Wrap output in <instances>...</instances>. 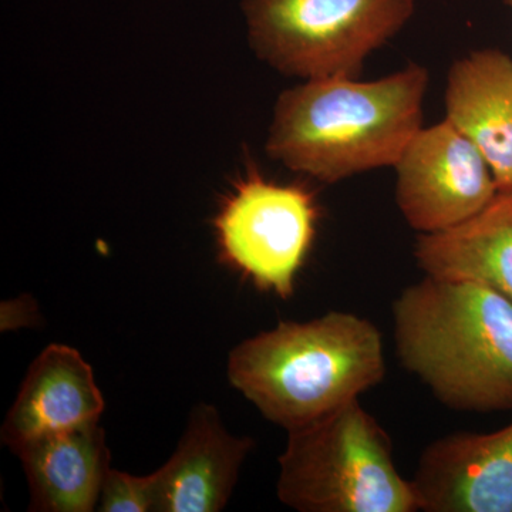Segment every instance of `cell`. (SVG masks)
<instances>
[{
    "instance_id": "30bf717a",
    "label": "cell",
    "mask_w": 512,
    "mask_h": 512,
    "mask_svg": "<svg viewBox=\"0 0 512 512\" xmlns=\"http://www.w3.org/2000/svg\"><path fill=\"white\" fill-rule=\"evenodd\" d=\"M104 407L92 366L76 349L52 343L29 366L0 439L15 453L40 437L100 421Z\"/></svg>"
},
{
    "instance_id": "8992f818",
    "label": "cell",
    "mask_w": 512,
    "mask_h": 512,
    "mask_svg": "<svg viewBox=\"0 0 512 512\" xmlns=\"http://www.w3.org/2000/svg\"><path fill=\"white\" fill-rule=\"evenodd\" d=\"M319 207L301 184H276L258 171L235 184L214 220L222 261L261 291L289 299L311 251Z\"/></svg>"
},
{
    "instance_id": "8fae6325",
    "label": "cell",
    "mask_w": 512,
    "mask_h": 512,
    "mask_svg": "<svg viewBox=\"0 0 512 512\" xmlns=\"http://www.w3.org/2000/svg\"><path fill=\"white\" fill-rule=\"evenodd\" d=\"M446 120L481 151L498 191L512 188V59L503 50H473L451 64Z\"/></svg>"
},
{
    "instance_id": "52a82bcc",
    "label": "cell",
    "mask_w": 512,
    "mask_h": 512,
    "mask_svg": "<svg viewBox=\"0 0 512 512\" xmlns=\"http://www.w3.org/2000/svg\"><path fill=\"white\" fill-rule=\"evenodd\" d=\"M394 170L397 208L417 234L456 227L498 192L481 151L446 119L421 128Z\"/></svg>"
},
{
    "instance_id": "9a60e30c",
    "label": "cell",
    "mask_w": 512,
    "mask_h": 512,
    "mask_svg": "<svg viewBox=\"0 0 512 512\" xmlns=\"http://www.w3.org/2000/svg\"><path fill=\"white\" fill-rule=\"evenodd\" d=\"M2 330L26 328L32 326L37 318V305L30 296H22L2 303Z\"/></svg>"
},
{
    "instance_id": "5b68a950",
    "label": "cell",
    "mask_w": 512,
    "mask_h": 512,
    "mask_svg": "<svg viewBox=\"0 0 512 512\" xmlns=\"http://www.w3.org/2000/svg\"><path fill=\"white\" fill-rule=\"evenodd\" d=\"M259 59L286 76L357 79L414 15V0H244Z\"/></svg>"
},
{
    "instance_id": "5bb4252c",
    "label": "cell",
    "mask_w": 512,
    "mask_h": 512,
    "mask_svg": "<svg viewBox=\"0 0 512 512\" xmlns=\"http://www.w3.org/2000/svg\"><path fill=\"white\" fill-rule=\"evenodd\" d=\"M100 512H157V488L154 473L133 476L110 468L101 488Z\"/></svg>"
},
{
    "instance_id": "4fadbf2b",
    "label": "cell",
    "mask_w": 512,
    "mask_h": 512,
    "mask_svg": "<svg viewBox=\"0 0 512 512\" xmlns=\"http://www.w3.org/2000/svg\"><path fill=\"white\" fill-rule=\"evenodd\" d=\"M413 255L424 275L477 282L512 302V188L456 227L417 234Z\"/></svg>"
},
{
    "instance_id": "6da1fadb",
    "label": "cell",
    "mask_w": 512,
    "mask_h": 512,
    "mask_svg": "<svg viewBox=\"0 0 512 512\" xmlns=\"http://www.w3.org/2000/svg\"><path fill=\"white\" fill-rule=\"evenodd\" d=\"M429 84V70L416 63L369 82L303 80L278 97L266 153L325 184L394 168L423 128Z\"/></svg>"
},
{
    "instance_id": "277c9868",
    "label": "cell",
    "mask_w": 512,
    "mask_h": 512,
    "mask_svg": "<svg viewBox=\"0 0 512 512\" xmlns=\"http://www.w3.org/2000/svg\"><path fill=\"white\" fill-rule=\"evenodd\" d=\"M279 501L301 512L420 511L393 444L360 399L289 431L279 457Z\"/></svg>"
},
{
    "instance_id": "2e32d148",
    "label": "cell",
    "mask_w": 512,
    "mask_h": 512,
    "mask_svg": "<svg viewBox=\"0 0 512 512\" xmlns=\"http://www.w3.org/2000/svg\"><path fill=\"white\" fill-rule=\"evenodd\" d=\"M504 2L505 5L510 6V8L512 9V0H504Z\"/></svg>"
},
{
    "instance_id": "ba28073f",
    "label": "cell",
    "mask_w": 512,
    "mask_h": 512,
    "mask_svg": "<svg viewBox=\"0 0 512 512\" xmlns=\"http://www.w3.org/2000/svg\"><path fill=\"white\" fill-rule=\"evenodd\" d=\"M424 512H512V423L448 434L424 448L412 478Z\"/></svg>"
},
{
    "instance_id": "7c38bea8",
    "label": "cell",
    "mask_w": 512,
    "mask_h": 512,
    "mask_svg": "<svg viewBox=\"0 0 512 512\" xmlns=\"http://www.w3.org/2000/svg\"><path fill=\"white\" fill-rule=\"evenodd\" d=\"M28 478L29 511L92 512L110 470L99 421L30 441L15 451Z\"/></svg>"
},
{
    "instance_id": "9c48e42d",
    "label": "cell",
    "mask_w": 512,
    "mask_h": 512,
    "mask_svg": "<svg viewBox=\"0 0 512 512\" xmlns=\"http://www.w3.org/2000/svg\"><path fill=\"white\" fill-rule=\"evenodd\" d=\"M254 446L232 434L212 404H195L173 456L154 471L157 512L224 510Z\"/></svg>"
},
{
    "instance_id": "3957f363",
    "label": "cell",
    "mask_w": 512,
    "mask_h": 512,
    "mask_svg": "<svg viewBox=\"0 0 512 512\" xmlns=\"http://www.w3.org/2000/svg\"><path fill=\"white\" fill-rule=\"evenodd\" d=\"M386 372L382 333L352 312L279 322L228 357L231 386L288 433L360 399Z\"/></svg>"
},
{
    "instance_id": "7a4b0ae2",
    "label": "cell",
    "mask_w": 512,
    "mask_h": 512,
    "mask_svg": "<svg viewBox=\"0 0 512 512\" xmlns=\"http://www.w3.org/2000/svg\"><path fill=\"white\" fill-rule=\"evenodd\" d=\"M400 365L456 412L512 410V302L490 286L424 275L393 301Z\"/></svg>"
}]
</instances>
